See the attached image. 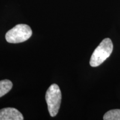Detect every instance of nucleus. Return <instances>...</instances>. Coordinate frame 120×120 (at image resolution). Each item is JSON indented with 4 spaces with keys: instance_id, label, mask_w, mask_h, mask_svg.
<instances>
[{
    "instance_id": "obj_4",
    "label": "nucleus",
    "mask_w": 120,
    "mask_h": 120,
    "mask_svg": "<svg viewBox=\"0 0 120 120\" xmlns=\"http://www.w3.org/2000/svg\"><path fill=\"white\" fill-rule=\"evenodd\" d=\"M22 114L15 108L7 107L0 109V120H23Z\"/></svg>"
},
{
    "instance_id": "obj_6",
    "label": "nucleus",
    "mask_w": 120,
    "mask_h": 120,
    "mask_svg": "<svg viewBox=\"0 0 120 120\" xmlns=\"http://www.w3.org/2000/svg\"><path fill=\"white\" fill-rule=\"evenodd\" d=\"M104 120H120V109H115L106 112L103 116Z\"/></svg>"
},
{
    "instance_id": "obj_2",
    "label": "nucleus",
    "mask_w": 120,
    "mask_h": 120,
    "mask_svg": "<svg viewBox=\"0 0 120 120\" xmlns=\"http://www.w3.org/2000/svg\"><path fill=\"white\" fill-rule=\"evenodd\" d=\"M45 97L49 115L51 117L56 116L59 111L62 98L61 90L57 84L51 85L46 91Z\"/></svg>"
},
{
    "instance_id": "obj_3",
    "label": "nucleus",
    "mask_w": 120,
    "mask_h": 120,
    "mask_svg": "<svg viewBox=\"0 0 120 120\" xmlns=\"http://www.w3.org/2000/svg\"><path fill=\"white\" fill-rule=\"evenodd\" d=\"M32 31L31 27L25 24H19L6 33L5 38L7 42L18 43L23 42L31 37Z\"/></svg>"
},
{
    "instance_id": "obj_5",
    "label": "nucleus",
    "mask_w": 120,
    "mask_h": 120,
    "mask_svg": "<svg viewBox=\"0 0 120 120\" xmlns=\"http://www.w3.org/2000/svg\"><path fill=\"white\" fill-rule=\"evenodd\" d=\"M13 84L10 80L4 79L0 81V97L4 96L12 89Z\"/></svg>"
},
{
    "instance_id": "obj_1",
    "label": "nucleus",
    "mask_w": 120,
    "mask_h": 120,
    "mask_svg": "<svg viewBox=\"0 0 120 120\" xmlns=\"http://www.w3.org/2000/svg\"><path fill=\"white\" fill-rule=\"evenodd\" d=\"M113 51V43L110 38H106L102 40L93 52L90 64L91 66L95 67L101 64L108 57Z\"/></svg>"
}]
</instances>
